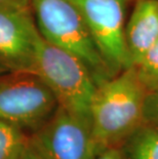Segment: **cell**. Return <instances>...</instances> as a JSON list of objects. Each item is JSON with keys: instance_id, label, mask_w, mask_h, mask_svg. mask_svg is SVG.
<instances>
[{"instance_id": "obj_1", "label": "cell", "mask_w": 158, "mask_h": 159, "mask_svg": "<svg viewBox=\"0 0 158 159\" xmlns=\"http://www.w3.org/2000/svg\"><path fill=\"white\" fill-rule=\"evenodd\" d=\"M146 93L134 65L97 86L90 117L97 154L121 147L144 123Z\"/></svg>"}, {"instance_id": "obj_2", "label": "cell", "mask_w": 158, "mask_h": 159, "mask_svg": "<svg viewBox=\"0 0 158 159\" xmlns=\"http://www.w3.org/2000/svg\"><path fill=\"white\" fill-rule=\"evenodd\" d=\"M31 9L40 35L81 60L97 86L117 75L97 48L81 11L72 0H31Z\"/></svg>"}, {"instance_id": "obj_3", "label": "cell", "mask_w": 158, "mask_h": 159, "mask_svg": "<svg viewBox=\"0 0 158 159\" xmlns=\"http://www.w3.org/2000/svg\"><path fill=\"white\" fill-rule=\"evenodd\" d=\"M31 72L47 84L60 107L92 123L90 108L97 84L81 60L40 35Z\"/></svg>"}, {"instance_id": "obj_4", "label": "cell", "mask_w": 158, "mask_h": 159, "mask_svg": "<svg viewBox=\"0 0 158 159\" xmlns=\"http://www.w3.org/2000/svg\"><path fill=\"white\" fill-rule=\"evenodd\" d=\"M58 106L55 93L36 73L7 71L0 74V119L27 134L41 127Z\"/></svg>"}, {"instance_id": "obj_5", "label": "cell", "mask_w": 158, "mask_h": 159, "mask_svg": "<svg viewBox=\"0 0 158 159\" xmlns=\"http://www.w3.org/2000/svg\"><path fill=\"white\" fill-rule=\"evenodd\" d=\"M29 145L42 159H96L97 155L92 123L60 106L29 134Z\"/></svg>"}, {"instance_id": "obj_6", "label": "cell", "mask_w": 158, "mask_h": 159, "mask_svg": "<svg viewBox=\"0 0 158 159\" xmlns=\"http://www.w3.org/2000/svg\"><path fill=\"white\" fill-rule=\"evenodd\" d=\"M80 9L97 48L116 74L133 66L127 48L123 0H72Z\"/></svg>"}, {"instance_id": "obj_7", "label": "cell", "mask_w": 158, "mask_h": 159, "mask_svg": "<svg viewBox=\"0 0 158 159\" xmlns=\"http://www.w3.org/2000/svg\"><path fill=\"white\" fill-rule=\"evenodd\" d=\"M40 37L31 6L0 4V62L9 71H32Z\"/></svg>"}, {"instance_id": "obj_8", "label": "cell", "mask_w": 158, "mask_h": 159, "mask_svg": "<svg viewBox=\"0 0 158 159\" xmlns=\"http://www.w3.org/2000/svg\"><path fill=\"white\" fill-rule=\"evenodd\" d=\"M158 38V0H138L125 27L127 48L133 65Z\"/></svg>"}, {"instance_id": "obj_9", "label": "cell", "mask_w": 158, "mask_h": 159, "mask_svg": "<svg viewBox=\"0 0 158 159\" xmlns=\"http://www.w3.org/2000/svg\"><path fill=\"white\" fill-rule=\"evenodd\" d=\"M121 148L125 159H158V124L143 123Z\"/></svg>"}, {"instance_id": "obj_10", "label": "cell", "mask_w": 158, "mask_h": 159, "mask_svg": "<svg viewBox=\"0 0 158 159\" xmlns=\"http://www.w3.org/2000/svg\"><path fill=\"white\" fill-rule=\"evenodd\" d=\"M29 146V134L0 119V159H12Z\"/></svg>"}, {"instance_id": "obj_11", "label": "cell", "mask_w": 158, "mask_h": 159, "mask_svg": "<svg viewBox=\"0 0 158 159\" xmlns=\"http://www.w3.org/2000/svg\"><path fill=\"white\" fill-rule=\"evenodd\" d=\"M134 66L147 89L158 82V38Z\"/></svg>"}, {"instance_id": "obj_12", "label": "cell", "mask_w": 158, "mask_h": 159, "mask_svg": "<svg viewBox=\"0 0 158 159\" xmlns=\"http://www.w3.org/2000/svg\"><path fill=\"white\" fill-rule=\"evenodd\" d=\"M144 123L158 124V82L147 89L144 103Z\"/></svg>"}, {"instance_id": "obj_13", "label": "cell", "mask_w": 158, "mask_h": 159, "mask_svg": "<svg viewBox=\"0 0 158 159\" xmlns=\"http://www.w3.org/2000/svg\"><path fill=\"white\" fill-rule=\"evenodd\" d=\"M96 159H125V157L121 147H113L100 152Z\"/></svg>"}, {"instance_id": "obj_14", "label": "cell", "mask_w": 158, "mask_h": 159, "mask_svg": "<svg viewBox=\"0 0 158 159\" xmlns=\"http://www.w3.org/2000/svg\"><path fill=\"white\" fill-rule=\"evenodd\" d=\"M12 159H42V158L40 157L39 155L37 154L29 145V146L27 147L21 154H19L18 156H16L15 158H12Z\"/></svg>"}, {"instance_id": "obj_15", "label": "cell", "mask_w": 158, "mask_h": 159, "mask_svg": "<svg viewBox=\"0 0 158 159\" xmlns=\"http://www.w3.org/2000/svg\"><path fill=\"white\" fill-rule=\"evenodd\" d=\"M0 4L31 6V0H0Z\"/></svg>"}, {"instance_id": "obj_16", "label": "cell", "mask_w": 158, "mask_h": 159, "mask_svg": "<svg viewBox=\"0 0 158 159\" xmlns=\"http://www.w3.org/2000/svg\"><path fill=\"white\" fill-rule=\"evenodd\" d=\"M7 71H9V70H7V68L3 65V64L0 62V74H2V73H5V72H7Z\"/></svg>"}]
</instances>
